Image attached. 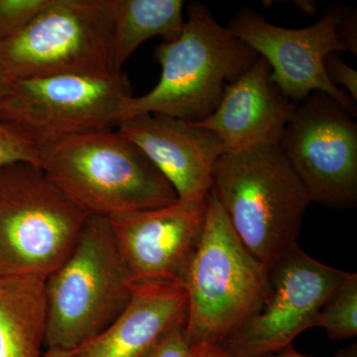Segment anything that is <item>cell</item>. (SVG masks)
Returning a JSON list of instances; mask_svg holds the SVG:
<instances>
[{"label": "cell", "instance_id": "cell-1", "mask_svg": "<svg viewBox=\"0 0 357 357\" xmlns=\"http://www.w3.org/2000/svg\"><path fill=\"white\" fill-rule=\"evenodd\" d=\"M39 151L47 177L89 215L110 220L178 201L163 174L116 128L70 136Z\"/></svg>", "mask_w": 357, "mask_h": 357}, {"label": "cell", "instance_id": "cell-2", "mask_svg": "<svg viewBox=\"0 0 357 357\" xmlns=\"http://www.w3.org/2000/svg\"><path fill=\"white\" fill-rule=\"evenodd\" d=\"M210 192L245 248L268 267L298 245L311 201L279 145L223 153Z\"/></svg>", "mask_w": 357, "mask_h": 357}, {"label": "cell", "instance_id": "cell-3", "mask_svg": "<svg viewBox=\"0 0 357 357\" xmlns=\"http://www.w3.org/2000/svg\"><path fill=\"white\" fill-rule=\"evenodd\" d=\"M187 10L188 20L177 38L155 48L154 57L161 66L158 84L146 95L129 100L123 121L156 114L203 121L217 109L225 86L258 58L255 51L215 20L208 7L192 1Z\"/></svg>", "mask_w": 357, "mask_h": 357}, {"label": "cell", "instance_id": "cell-4", "mask_svg": "<svg viewBox=\"0 0 357 357\" xmlns=\"http://www.w3.org/2000/svg\"><path fill=\"white\" fill-rule=\"evenodd\" d=\"M269 270L245 248L210 192L203 232L182 282L189 345L220 344L255 316L269 291Z\"/></svg>", "mask_w": 357, "mask_h": 357}, {"label": "cell", "instance_id": "cell-5", "mask_svg": "<svg viewBox=\"0 0 357 357\" xmlns=\"http://www.w3.org/2000/svg\"><path fill=\"white\" fill-rule=\"evenodd\" d=\"M133 291L109 218L89 215L69 256L45 279L47 349L70 352L100 335Z\"/></svg>", "mask_w": 357, "mask_h": 357}, {"label": "cell", "instance_id": "cell-6", "mask_svg": "<svg viewBox=\"0 0 357 357\" xmlns=\"http://www.w3.org/2000/svg\"><path fill=\"white\" fill-rule=\"evenodd\" d=\"M88 217L41 167L0 169V276L46 279L69 256Z\"/></svg>", "mask_w": 357, "mask_h": 357}, {"label": "cell", "instance_id": "cell-7", "mask_svg": "<svg viewBox=\"0 0 357 357\" xmlns=\"http://www.w3.org/2000/svg\"><path fill=\"white\" fill-rule=\"evenodd\" d=\"M112 0H50L0 44V67L13 81L59 75H114Z\"/></svg>", "mask_w": 357, "mask_h": 357}, {"label": "cell", "instance_id": "cell-8", "mask_svg": "<svg viewBox=\"0 0 357 357\" xmlns=\"http://www.w3.org/2000/svg\"><path fill=\"white\" fill-rule=\"evenodd\" d=\"M132 96L123 73L17 79L0 102V121L40 149L70 136L119 128Z\"/></svg>", "mask_w": 357, "mask_h": 357}, {"label": "cell", "instance_id": "cell-9", "mask_svg": "<svg viewBox=\"0 0 357 357\" xmlns=\"http://www.w3.org/2000/svg\"><path fill=\"white\" fill-rule=\"evenodd\" d=\"M279 147L311 203L352 208L357 203V126L323 93L307 96L289 121Z\"/></svg>", "mask_w": 357, "mask_h": 357}, {"label": "cell", "instance_id": "cell-10", "mask_svg": "<svg viewBox=\"0 0 357 357\" xmlns=\"http://www.w3.org/2000/svg\"><path fill=\"white\" fill-rule=\"evenodd\" d=\"M349 274L296 245L270 267L269 291L259 311L220 347L231 357H261L287 349L312 328L317 314Z\"/></svg>", "mask_w": 357, "mask_h": 357}, {"label": "cell", "instance_id": "cell-11", "mask_svg": "<svg viewBox=\"0 0 357 357\" xmlns=\"http://www.w3.org/2000/svg\"><path fill=\"white\" fill-rule=\"evenodd\" d=\"M344 8L333 6L314 24L292 29L272 24L245 7L227 28L266 60L271 81L289 100L302 102L312 93H323L356 116L354 100L331 82L325 70L326 56L345 52L337 32Z\"/></svg>", "mask_w": 357, "mask_h": 357}, {"label": "cell", "instance_id": "cell-12", "mask_svg": "<svg viewBox=\"0 0 357 357\" xmlns=\"http://www.w3.org/2000/svg\"><path fill=\"white\" fill-rule=\"evenodd\" d=\"M208 198L110 218L119 255L133 285L183 279L198 246Z\"/></svg>", "mask_w": 357, "mask_h": 357}, {"label": "cell", "instance_id": "cell-13", "mask_svg": "<svg viewBox=\"0 0 357 357\" xmlns=\"http://www.w3.org/2000/svg\"><path fill=\"white\" fill-rule=\"evenodd\" d=\"M116 129L163 174L178 201L208 198L213 168L225 153L213 131L195 122L156 114L129 117Z\"/></svg>", "mask_w": 357, "mask_h": 357}, {"label": "cell", "instance_id": "cell-14", "mask_svg": "<svg viewBox=\"0 0 357 357\" xmlns=\"http://www.w3.org/2000/svg\"><path fill=\"white\" fill-rule=\"evenodd\" d=\"M270 76L266 60L258 56L248 70L225 86L215 112L195 122L218 136L225 153L279 145L297 105L283 96Z\"/></svg>", "mask_w": 357, "mask_h": 357}, {"label": "cell", "instance_id": "cell-15", "mask_svg": "<svg viewBox=\"0 0 357 357\" xmlns=\"http://www.w3.org/2000/svg\"><path fill=\"white\" fill-rule=\"evenodd\" d=\"M188 296L181 284L134 285L130 302L103 332L70 351V357H146L185 325Z\"/></svg>", "mask_w": 357, "mask_h": 357}, {"label": "cell", "instance_id": "cell-16", "mask_svg": "<svg viewBox=\"0 0 357 357\" xmlns=\"http://www.w3.org/2000/svg\"><path fill=\"white\" fill-rule=\"evenodd\" d=\"M45 279L0 276V357H44Z\"/></svg>", "mask_w": 357, "mask_h": 357}, {"label": "cell", "instance_id": "cell-17", "mask_svg": "<svg viewBox=\"0 0 357 357\" xmlns=\"http://www.w3.org/2000/svg\"><path fill=\"white\" fill-rule=\"evenodd\" d=\"M114 28L112 37V70L122 67L136 49L148 39L162 37L163 42L177 38L185 25L182 0H112Z\"/></svg>", "mask_w": 357, "mask_h": 357}, {"label": "cell", "instance_id": "cell-18", "mask_svg": "<svg viewBox=\"0 0 357 357\" xmlns=\"http://www.w3.org/2000/svg\"><path fill=\"white\" fill-rule=\"evenodd\" d=\"M323 328L331 338L349 340L357 335V274L349 273L321 307L312 328Z\"/></svg>", "mask_w": 357, "mask_h": 357}, {"label": "cell", "instance_id": "cell-19", "mask_svg": "<svg viewBox=\"0 0 357 357\" xmlns=\"http://www.w3.org/2000/svg\"><path fill=\"white\" fill-rule=\"evenodd\" d=\"M50 0H0V44L22 30Z\"/></svg>", "mask_w": 357, "mask_h": 357}, {"label": "cell", "instance_id": "cell-20", "mask_svg": "<svg viewBox=\"0 0 357 357\" xmlns=\"http://www.w3.org/2000/svg\"><path fill=\"white\" fill-rule=\"evenodd\" d=\"M17 162L40 166L39 149L13 126L0 121V169Z\"/></svg>", "mask_w": 357, "mask_h": 357}, {"label": "cell", "instance_id": "cell-21", "mask_svg": "<svg viewBox=\"0 0 357 357\" xmlns=\"http://www.w3.org/2000/svg\"><path fill=\"white\" fill-rule=\"evenodd\" d=\"M325 70L328 79L335 86L342 84L354 102L357 100V72L345 64L340 54L333 53L325 59ZM338 88V86H337Z\"/></svg>", "mask_w": 357, "mask_h": 357}, {"label": "cell", "instance_id": "cell-22", "mask_svg": "<svg viewBox=\"0 0 357 357\" xmlns=\"http://www.w3.org/2000/svg\"><path fill=\"white\" fill-rule=\"evenodd\" d=\"M185 325L171 331L146 357H189L190 345L185 335Z\"/></svg>", "mask_w": 357, "mask_h": 357}, {"label": "cell", "instance_id": "cell-23", "mask_svg": "<svg viewBox=\"0 0 357 357\" xmlns=\"http://www.w3.org/2000/svg\"><path fill=\"white\" fill-rule=\"evenodd\" d=\"M337 36L345 52L357 53V13L344 8L337 25Z\"/></svg>", "mask_w": 357, "mask_h": 357}, {"label": "cell", "instance_id": "cell-24", "mask_svg": "<svg viewBox=\"0 0 357 357\" xmlns=\"http://www.w3.org/2000/svg\"><path fill=\"white\" fill-rule=\"evenodd\" d=\"M189 357H231L220 344L199 342L190 345Z\"/></svg>", "mask_w": 357, "mask_h": 357}, {"label": "cell", "instance_id": "cell-25", "mask_svg": "<svg viewBox=\"0 0 357 357\" xmlns=\"http://www.w3.org/2000/svg\"><path fill=\"white\" fill-rule=\"evenodd\" d=\"M261 357H312L304 356V354H299L296 351H294L292 347H287V349H283V351L276 352V354H269V356H265ZM333 357H357V347L356 344H352L351 347H347V349H342V351H338L335 356Z\"/></svg>", "mask_w": 357, "mask_h": 357}, {"label": "cell", "instance_id": "cell-26", "mask_svg": "<svg viewBox=\"0 0 357 357\" xmlns=\"http://www.w3.org/2000/svg\"><path fill=\"white\" fill-rule=\"evenodd\" d=\"M13 79L0 67V102L8 96L13 86Z\"/></svg>", "mask_w": 357, "mask_h": 357}, {"label": "cell", "instance_id": "cell-27", "mask_svg": "<svg viewBox=\"0 0 357 357\" xmlns=\"http://www.w3.org/2000/svg\"><path fill=\"white\" fill-rule=\"evenodd\" d=\"M298 8L305 14H314L316 13L318 4L314 1H297Z\"/></svg>", "mask_w": 357, "mask_h": 357}, {"label": "cell", "instance_id": "cell-28", "mask_svg": "<svg viewBox=\"0 0 357 357\" xmlns=\"http://www.w3.org/2000/svg\"><path fill=\"white\" fill-rule=\"evenodd\" d=\"M44 357H70V351H59V349H47Z\"/></svg>", "mask_w": 357, "mask_h": 357}]
</instances>
